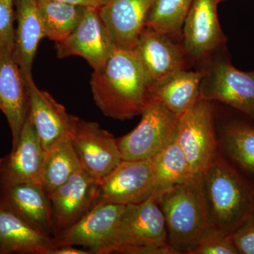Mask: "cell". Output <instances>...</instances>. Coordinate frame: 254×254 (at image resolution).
<instances>
[{"label":"cell","instance_id":"cell-1","mask_svg":"<svg viewBox=\"0 0 254 254\" xmlns=\"http://www.w3.org/2000/svg\"><path fill=\"white\" fill-rule=\"evenodd\" d=\"M90 85L100 111L120 121L141 115L150 97L149 83L133 48L117 47L104 66L93 71Z\"/></svg>","mask_w":254,"mask_h":254},{"label":"cell","instance_id":"cell-2","mask_svg":"<svg viewBox=\"0 0 254 254\" xmlns=\"http://www.w3.org/2000/svg\"><path fill=\"white\" fill-rule=\"evenodd\" d=\"M154 194L165 217L168 244L179 253H190L217 230L203 173Z\"/></svg>","mask_w":254,"mask_h":254},{"label":"cell","instance_id":"cell-3","mask_svg":"<svg viewBox=\"0 0 254 254\" xmlns=\"http://www.w3.org/2000/svg\"><path fill=\"white\" fill-rule=\"evenodd\" d=\"M203 174L214 226L232 233L254 215V190L219 153Z\"/></svg>","mask_w":254,"mask_h":254},{"label":"cell","instance_id":"cell-4","mask_svg":"<svg viewBox=\"0 0 254 254\" xmlns=\"http://www.w3.org/2000/svg\"><path fill=\"white\" fill-rule=\"evenodd\" d=\"M179 254L168 242L166 222L154 193L148 199L125 205L103 254Z\"/></svg>","mask_w":254,"mask_h":254},{"label":"cell","instance_id":"cell-5","mask_svg":"<svg viewBox=\"0 0 254 254\" xmlns=\"http://www.w3.org/2000/svg\"><path fill=\"white\" fill-rule=\"evenodd\" d=\"M141 115L134 129L117 138L123 160L152 158L176 138L180 115L170 111L154 97L150 95Z\"/></svg>","mask_w":254,"mask_h":254},{"label":"cell","instance_id":"cell-6","mask_svg":"<svg viewBox=\"0 0 254 254\" xmlns=\"http://www.w3.org/2000/svg\"><path fill=\"white\" fill-rule=\"evenodd\" d=\"M176 139L193 173H203L218 154L211 101L198 100L180 115Z\"/></svg>","mask_w":254,"mask_h":254},{"label":"cell","instance_id":"cell-7","mask_svg":"<svg viewBox=\"0 0 254 254\" xmlns=\"http://www.w3.org/2000/svg\"><path fill=\"white\" fill-rule=\"evenodd\" d=\"M155 191L151 158L123 160L109 175L99 181L96 205L136 204L148 199Z\"/></svg>","mask_w":254,"mask_h":254},{"label":"cell","instance_id":"cell-8","mask_svg":"<svg viewBox=\"0 0 254 254\" xmlns=\"http://www.w3.org/2000/svg\"><path fill=\"white\" fill-rule=\"evenodd\" d=\"M116 43L99 14V9L86 7L74 31L55 44L60 59L79 56L95 70L104 66L116 49Z\"/></svg>","mask_w":254,"mask_h":254},{"label":"cell","instance_id":"cell-9","mask_svg":"<svg viewBox=\"0 0 254 254\" xmlns=\"http://www.w3.org/2000/svg\"><path fill=\"white\" fill-rule=\"evenodd\" d=\"M26 88L28 117L45 151L65 138H73L80 119L68 113L49 93L40 89L33 79L26 83Z\"/></svg>","mask_w":254,"mask_h":254},{"label":"cell","instance_id":"cell-10","mask_svg":"<svg viewBox=\"0 0 254 254\" xmlns=\"http://www.w3.org/2000/svg\"><path fill=\"white\" fill-rule=\"evenodd\" d=\"M199 100L221 102L254 118V71H241L226 62L215 64L203 74Z\"/></svg>","mask_w":254,"mask_h":254},{"label":"cell","instance_id":"cell-11","mask_svg":"<svg viewBox=\"0 0 254 254\" xmlns=\"http://www.w3.org/2000/svg\"><path fill=\"white\" fill-rule=\"evenodd\" d=\"M72 141L81 168L98 182L123 160L117 138L95 122L80 119Z\"/></svg>","mask_w":254,"mask_h":254},{"label":"cell","instance_id":"cell-12","mask_svg":"<svg viewBox=\"0 0 254 254\" xmlns=\"http://www.w3.org/2000/svg\"><path fill=\"white\" fill-rule=\"evenodd\" d=\"M98 187L99 182L81 168L48 195L55 236L76 223L96 206Z\"/></svg>","mask_w":254,"mask_h":254},{"label":"cell","instance_id":"cell-13","mask_svg":"<svg viewBox=\"0 0 254 254\" xmlns=\"http://www.w3.org/2000/svg\"><path fill=\"white\" fill-rule=\"evenodd\" d=\"M132 48L143 68L150 89L170 75L186 68L185 50L165 33L145 27Z\"/></svg>","mask_w":254,"mask_h":254},{"label":"cell","instance_id":"cell-14","mask_svg":"<svg viewBox=\"0 0 254 254\" xmlns=\"http://www.w3.org/2000/svg\"><path fill=\"white\" fill-rule=\"evenodd\" d=\"M125 205L104 203L55 236L57 246H83L92 254H103L113 237Z\"/></svg>","mask_w":254,"mask_h":254},{"label":"cell","instance_id":"cell-15","mask_svg":"<svg viewBox=\"0 0 254 254\" xmlns=\"http://www.w3.org/2000/svg\"><path fill=\"white\" fill-rule=\"evenodd\" d=\"M46 151L27 117L11 153L0 158V187L21 183L41 184Z\"/></svg>","mask_w":254,"mask_h":254},{"label":"cell","instance_id":"cell-16","mask_svg":"<svg viewBox=\"0 0 254 254\" xmlns=\"http://www.w3.org/2000/svg\"><path fill=\"white\" fill-rule=\"evenodd\" d=\"M28 108L26 83L15 61L13 51L0 48V110L9 124L12 148L19 139Z\"/></svg>","mask_w":254,"mask_h":254},{"label":"cell","instance_id":"cell-17","mask_svg":"<svg viewBox=\"0 0 254 254\" xmlns=\"http://www.w3.org/2000/svg\"><path fill=\"white\" fill-rule=\"evenodd\" d=\"M218 0H193L183 28L184 50L193 58L210 54L225 41L217 6Z\"/></svg>","mask_w":254,"mask_h":254},{"label":"cell","instance_id":"cell-18","mask_svg":"<svg viewBox=\"0 0 254 254\" xmlns=\"http://www.w3.org/2000/svg\"><path fill=\"white\" fill-rule=\"evenodd\" d=\"M0 200L31 226L55 236L51 205L41 184L21 183L0 187Z\"/></svg>","mask_w":254,"mask_h":254},{"label":"cell","instance_id":"cell-19","mask_svg":"<svg viewBox=\"0 0 254 254\" xmlns=\"http://www.w3.org/2000/svg\"><path fill=\"white\" fill-rule=\"evenodd\" d=\"M156 0H106L100 17L118 47L132 48Z\"/></svg>","mask_w":254,"mask_h":254},{"label":"cell","instance_id":"cell-20","mask_svg":"<svg viewBox=\"0 0 254 254\" xmlns=\"http://www.w3.org/2000/svg\"><path fill=\"white\" fill-rule=\"evenodd\" d=\"M55 237L31 226L0 200V254H49Z\"/></svg>","mask_w":254,"mask_h":254},{"label":"cell","instance_id":"cell-21","mask_svg":"<svg viewBox=\"0 0 254 254\" xmlns=\"http://www.w3.org/2000/svg\"><path fill=\"white\" fill-rule=\"evenodd\" d=\"M15 19L13 56L26 83L33 79V61L40 42L45 37L37 0H15Z\"/></svg>","mask_w":254,"mask_h":254},{"label":"cell","instance_id":"cell-22","mask_svg":"<svg viewBox=\"0 0 254 254\" xmlns=\"http://www.w3.org/2000/svg\"><path fill=\"white\" fill-rule=\"evenodd\" d=\"M203 73L180 70L151 87L150 95L170 111L178 115L185 113L199 100Z\"/></svg>","mask_w":254,"mask_h":254},{"label":"cell","instance_id":"cell-23","mask_svg":"<svg viewBox=\"0 0 254 254\" xmlns=\"http://www.w3.org/2000/svg\"><path fill=\"white\" fill-rule=\"evenodd\" d=\"M81 168L72 138L58 142L46 152L41 173V185L50 195Z\"/></svg>","mask_w":254,"mask_h":254},{"label":"cell","instance_id":"cell-24","mask_svg":"<svg viewBox=\"0 0 254 254\" xmlns=\"http://www.w3.org/2000/svg\"><path fill=\"white\" fill-rule=\"evenodd\" d=\"M155 191L190 180L193 173L176 138L152 157Z\"/></svg>","mask_w":254,"mask_h":254},{"label":"cell","instance_id":"cell-25","mask_svg":"<svg viewBox=\"0 0 254 254\" xmlns=\"http://www.w3.org/2000/svg\"><path fill=\"white\" fill-rule=\"evenodd\" d=\"M45 37L58 43L77 27L86 7L53 0H37Z\"/></svg>","mask_w":254,"mask_h":254},{"label":"cell","instance_id":"cell-26","mask_svg":"<svg viewBox=\"0 0 254 254\" xmlns=\"http://www.w3.org/2000/svg\"><path fill=\"white\" fill-rule=\"evenodd\" d=\"M193 0H156L150 10L145 28L173 38L180 34Z\"/></svg>","mask_w":254,"mask_h":254},{"label":"cell","instance_id":"cell-27","mask_svg":"<svg viewBox=\"0 0 254 254\" xmlns=\"http://www.w3.org/2000/svg\"><path fill=\"white\" fill-rule=\"evenodd\" d=\"M222 147L232 160L254 174V128L242 125L227 127Z\"/></svg>","mask_w":254,"mask_h":254},{"label":"cell","instance_id":"cell-28","mask_svg":"<svg viewBox=\"0 0 254 254\" xmlns=\"http://www.w3.org/2000/svg\"><path fill=\"white\" fill-rule=\"evenodd\" d=\"M231 233L216 230L188 254H237Z\"/></svg>","mask_w":254,"mask_h":254},{"label":"cell","instance_id":"cell-29","mask_svg":"<svg viewBox=\"0 0 254 254\" xmlns=\"http://www.w3.org/2000/svg\"><path fill=\"white\" fill-rule=\"evenodd\" d=\"M14 20L15 0H0V48L13 51Z\"/></svg>","mask_w":254,"mask_h":254},{"label":"cell","instance_id":"cell-30","mask_svg":"<svg viewBox=\"0 0 254 254\" xmlns=\"http://www.w3.org/2000/svg\"><path fill=\"white\" fill-rule=\"evenodd\" d=\"M239 254H254V215L231 233Z\"/></svg>","mask_w":254,"mask_h":254},{"label":"cell","instance_id":"cell-31","mask_svg":"<svg viewBox=\"0 0 254 254\" xmlns=\"http://www.w3.org/2000/svg\"><path fill=\"white\" fill-rule=\"evenodd\" d=\"M66 4L84 6V7H93L100 9L105 4L106 0H53Z\"/></svg>","mask_w":254,"mask_h":254},{"label":"cell","instance_id":"cell-32","mask_svg":"<svg viewBox=\"0 0 254 254\" xmlns=\"http://www.w3.org/2000/svg\"><path fill=\"white\" fill-rule=\"evenodd\" d=\"M90 251L78 250L74 246H58L50 251L49 254H91Z\"/></svg>","mask_w":254,"mask_h":254},{"label":"cell","instance_id":"cell-33","mask_svg":"<svg viewBox=\"0 0 254 254\" xmlns=\"http://www.w3.org/2000/svg\"><path fill=\"white\" fill-rule=\"evenodd\" d=\"M218 3H220V1H224V0H218Z\"/></svg>","mask_w":254,"mask_h":254}]
</instances>
